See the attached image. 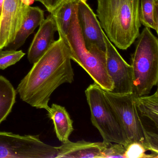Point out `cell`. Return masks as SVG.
Masks as SVG:
<instances>
[{
	"label": "cell",
	"mask_w": 158,
	"mask_h": 158,
	"mask_svg": "<svg viewBox=\"0 0 158 158\" xmlns=\"http://www.w3.org/2000/svg\"><path fill=\"white\" fill-rule=\"evenodd\" d=\"M71 60L68 47L59 36L19 83L16 92L21 99L32 107L47 110L54 90L73 81Z\"/></svg>",
	"instance_id": "obj_1"
},
{
	"label": "cell",
	"mask_w": 158,
	"mask_h": 158,
	"mask_svg": "<svg viewBox=\"0 0 158 158\" xmlns=\"http://www.w3.org/2000/svg\"><path fill=\"white\" fill-rule=\"evenodd\" d=\"M140 0H98L97 16L109 40L127 50L139 35Z\"/></svg>",
	"instance_id": "obj_2"
},
{
	"label": "cell",
	"mask_w": 158,
	"mask_h": 158,
	"mask_svg": "<svg viewBox=\"0 0 158 158\" xmlns=\"http://www.w3.org/2000/svg\"><path fill=\"white\" fill-rule=\"evenodd\" d=\"M131 57L134 97L148 95L158 82V40L145 27L137 37Z\"/></svg>",
	"instance_id": "obj_3"
},
{
	"label": "cell",
	"mask_w": 158,
	"mask_h": 158,
	"mask_svg": "<svg viewBox=\"0 0 158 158\" xmlns=\"http://www.w3.org/2000/svg\"><path fill=\"white\" fill-rule=\"evenodd\" d=\"M77 3L68 33L60 36L70 51L71 60L78 64L102 89L111 91L113 84L107 73L105 51L98 48L87 49L85 47L77 15Z\"/></svg>",
	"instance_id": "obj_4"
},
{
	"label": "cell",
	"mask_w": 158,
	"mask_h": 158,
	"mask_svg": "<svg viewBox=\"0 0 158 158\" xmlns=\"http://www.w3.org/2000/svg\"><path fill=\"white\" fill-rule=\"evenodd\" d=\"M90 109L91 121L106 143H129L115 113L108 103L103 89L96 83L90 85L85 91Z\"/></svg>",
	"instance_id": "obj_5"
},
{
	"label": "cell",
	"mask_w": 158,
	"mask_h": 158,
	"mask_svg": "<svg viewBox=\"0 0 158 158\" xmlns=\"http://www.w3.org/2000/svg\"><path fill=\"white\" fill-rule=\"evenodd\" d=\"M58 147L44 143L39 135L0 131V158H57Z\"/></svg>",
	"instance_id": "obj_6"
},
{
	"label": "cell",
	"mask_w": 158,
	"mask_h": 158,
	"mask_svg": "<svg viewBox=\"0 0 158 158\" xmlns=\"http://www.w3.org/2000/svg\"><path fill=\"white\" fill-rule=\"evenodd\" d=\"M103 92L129 143L139 142L146 148V139L148 131L146 129L141 121L135 105L132 93L116 94L104 89Z\"/></svg>",
	"instance_id": "obj_7"
},
{
	"label": "cell",
	"mask_w": 158,
	"mask_h": 158,
	"mask_svg": "<svg viewBox=\"0 0 158 158\" xmlns=\"http://www.w3.org/2000/svg\"><path fill=\"white\" fill-rule=\"evenodd\" d=\"M105 57L107 73L110 77L113 89L111 92L116 94L132 93V67L123 59L105 33Z\"/></svg>",
	"instance_id": "obj_8"
},
{
	"label": "cell",
	"mask_w": 158,
	"mask_h": 158,
	"mask_svg": "<svg viewBox=\"0 0 158 158\" xmlns=\"http://www.w3.org/2000/svg\"><path fill=\"white\" fill-rule=\"evenodd\" d=\"M29 7L21 0H4L0 17V49L13 42Z\"/></svg>",
	"instance_id": "obj_9"
},
{
	"label": "cell",
	"mask_w": 158,
	"mask_h": 158,
	"mask_svg": "<svg viewBox=\"0 0 158 158\" xmlns=\"http://www.w3.org/2000/svg\"><path fill=\"white\" fill-rule=\"evenodd\" d=\"M77 15L83 40L87 49L98 48L105 51L102 30L97 15L87 2V0H78Z\"/></svg>",
	"instance_id": "obj_10"
},
{
	"label": "cell",
	"mask_w": 158,
	"mask_h": 158,
	"mask_svg": "<svg viewBox=\"0 0 158 158\" xmlns=\"http://www.w3.org/2000/svg\"><path fill=\"white\" fill-rule=\"evenodd\" d=\"M57 31L55 21L50 14L40 25L29 47L27 59L30 63L34 64L38 60L55 42Z\"/></svg>",
	"instance_id": "obj_11"
},
{
	"label": "cell",
	"mask_w": 158,
	"mask_h": 158,
	"mask_svg": "<svg viewBox=\"0 0 158 158\" xmlns=\"http://www.w3.org/2000/svg\"><path fill=\"white\" fill-rule=\"evenodd\" d=\"M106 142H91L85 140L72 142L69 140L63 142L58 147L57 158H102V151Z\"/></svg>",
	"instance_id": "obj_12"
},
{
	"label": "cell",
	"mask_w": 158,
	"mask_h": 158,
	"mask_svg": "<svg viewBox=\"0 0 158 158\" xmlns=\"http://www.w3.org/2000/svg\"><path fill=\"white\" fill-rule=\"evenodd\" d=\"M45 19L43 10L39 7L30 6L15 39L7 48L16 50L21 48L28 36L40 26Z\"/></svg>",
	"instance_id": "obj_13"
},
{
	"label": "cell",
	"mask_w": 158,
	"mask_h": 158,
	"mask_svg": "<svg viewBox=\"0 0 158 158\" xmlns=\"http://www.w3.org/2000/svg\"><path fill=\"white\" fill-rule=\"evenodd\" d=\"M47 110L48 116L53 122L54 131L58 139L62 143L69 140V137L74 129L73 121L66 109L53 103Z\"/></svg>",
	"instance_id": "obj_14"
},
{
	"label": "cell",
	"mask_w": 158,
	"mask_h": 158,
	"mask_svg": "<svg viewBox=\"0 0 158 158\" xmlns=\"http://www.w3.org/2000/svg\"><path fill=\"white\" fill-rule=\"evenodd\" d=\"M78 0H64L52 13L60 36H64L70 28L75 7Z\"/></svg>",
	"instance_id": "obj_15"
},
{
	"label": "cell",
	"mask_w": 158,
	"mask_h": 158,
	"mask_svg": "<svg viewBox=\"0 0 158 158\" xmlns=\"http://www.w3.org/2000/svg\"><path fill=\"white\" fill-rule=\"evenodd\" d=\"M16 92L10 81L0 75V124L11 111L16 101Z\"/></svg>",
	"instance_id": "obj_16"
},
{
	"label": "cell",
	"mask_w": 158,
	"mask_h": 158,
	"mask_svg": "<svg viewBox=\"0 0 158 158\" xmlns=\"http://www.w3.org/2000/svg\"><path fill=\"white\" fill-rule=\"evenodd\" d=\"M135 105L140 115L147 117L155 125H158V91L152 95L134 97Z\"/></svg>",
	"instance_id": "obj_17"
},
{
	"label": "cell",
	"mask_w": 158,
	"mask_h": 158,
	"mask_svg": "<svg viewBox=\"0 0 158 158\" xmlns=\"http://www.w3.org/2000/svg\"><path fill=\"white\" fill-rule=\"evenodd\" d=\"M139 19L145 27L158 30V0H140Z\"/></svg>",
	"instance_id": "obj_18"
},
{
	"label": "cell",
	"mask_w": 158,
	"mask_h": 158,
	"mask_svg": "<svg viewBox=\"0 0 158 158\" xmlns=\"http://www.w3.org/2000/svg\"><path fill=\"white\" fill-rule=\"evenodd\" d=\"M25 55L22 50L0 49V69L4 70L8 67L15 64Z\"/></svg>",
	"instance_id": "obj_19"
},
{
	"label": "cell",
	"mask_w": 158,
	"mask_h": 158,
	"mask_svg": "<svg viewBox=\"0 0 158 158\" xmlns=\"http://www.w3.org/2000/svg\"><path fill=\"white\" fill-rule=\"evenodd\" d=\"M126 148V158H154L152 154L146 153V148L139 142H130Z\"/></svg>",
	"instance_id": "obj_20"
},
{
	"label": "cell",
	"mask_w": 158,
	"mask_h": 158,
	"mask_svg": "<svg viewBox=\"0 0 158 158\" xmlns=\"http://www.w3.org/2000/svg\"><path fill=\"white\" fill-rule=\"evenodd\" d=\"M126 148L119 143H106L102 151V158H126Z\"/></svg>",
	"instance_id": "obj_21"
},
{
	"label": "cell",
	"mask_w": 158,
	"mask_h": 158,
	"mask_svg": "<svg viewBox=\"0 0 158 158\" xmlns=\"http://www.w3.org/2000/svg\"><path fill=\"white\" fill-rule=\"evenodd\" d=\"M64 1V0H39V2L44 5L50 13H52Z\"/></svg>",
	"instance_id": "obj_22"
},
{
	"label": "cell",
	"mask_w": 158,
	"mask_h": 158,
	"mask_svg": "<svg viewBox=\"0 0 158 158\" xmlns=\"http://www.w3.org/2000/svg\"><path fill=\"white\" fill-rule=\"evenodd\" d=\"M35 1L39 2V0H35Z\"/></svg>",
	"instance_id": "obj_23"
},
{
	"label": "cell",
	"mask_w": 158,
	"mask_h": 158,
	"mask_svg": "<svg viewBox=\"0 0 158 158\" xmlns=\"http://www.w3.org/2000/svg\"><path fill=\"white\" fill-rule=\"evenodd\" d=\"M0 17H1V16H0Z\"/></svg>",
	"instance_id": "obj_24"
}]
</instances>
